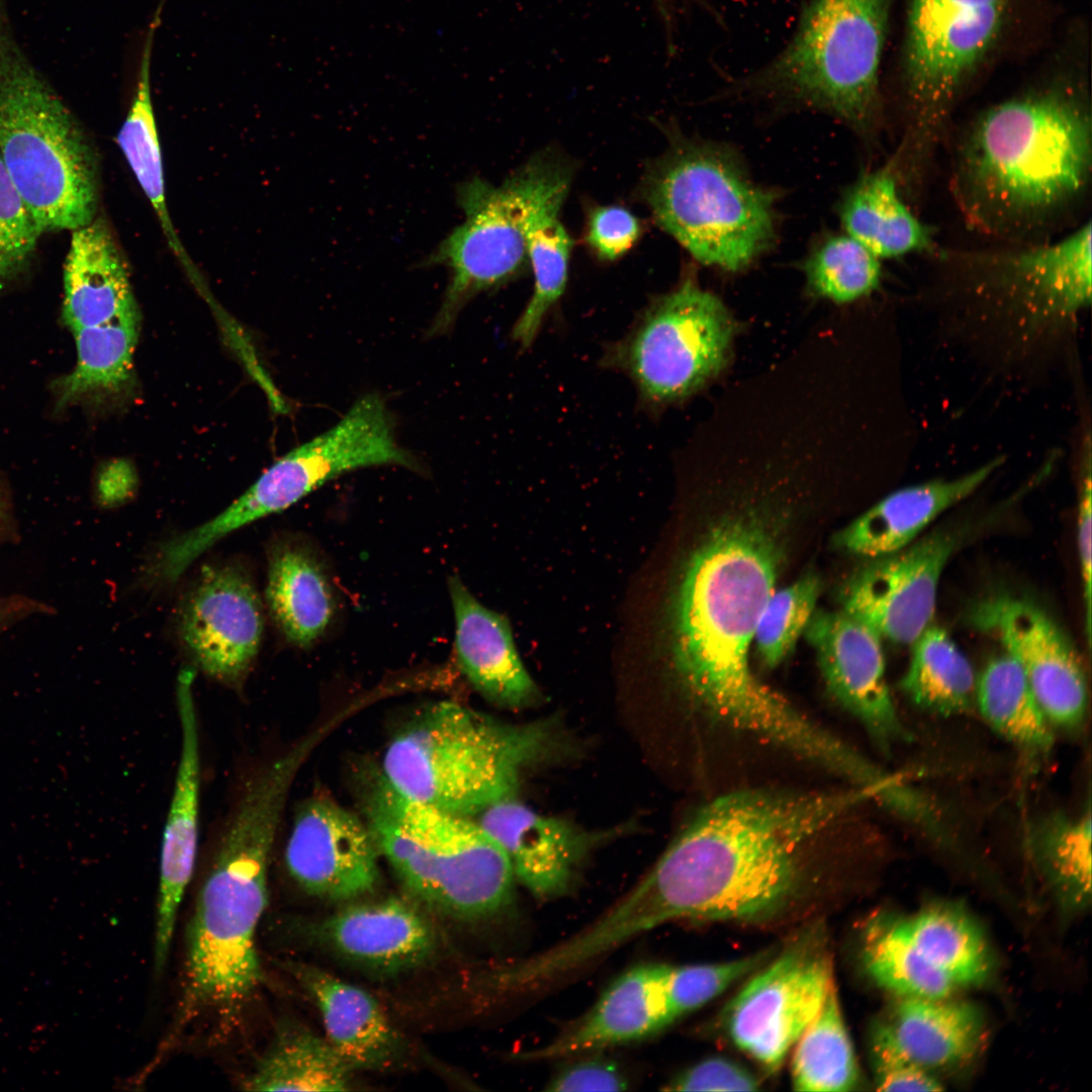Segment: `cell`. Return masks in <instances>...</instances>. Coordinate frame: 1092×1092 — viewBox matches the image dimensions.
<instances>
[{
  "label": "cell",
  "instance_id": "cell-33",
  "mask_svg": "<svg viewBox=\"0 0 1092 1092\" xmlns=\"http://www.w3.org/2000/svg\"><path fill=\"white\" fill-rule=\"evenodd\" d=\"M911 646L910 661L900 681L907 699L921 710L941 716L968 710L977 678L950 635L931 624Z\"/></svg>",
  "mask_w": 1092,
  "mask_h": 1092
},
{
  "label": "cell",
  "instance_id": "cell-32",
  "mask_svg": "<svg viewBox=\"0 0 1092 1092\" xmlns=\"http://www.w3.org/2000/svg\"><path fill=\"white\" fill-rule=\"evenodd\" d=\"M352 1069L327 1038L305 1027H280L243 1081L246 1091H346Z\"/></svg>",
  "mask_w": 1092,
  "mask_h": 1092
},
{
  "label": "cell",
  "instance_id": "cell-51",
  "mask_svg": "<svg viewBox=\"0 0 1092 1092\" xmlns=\"http://www.w3.org/2000/svg\"><path fill=\"white\" fill-rule=\"evenodd\" d=\"M18 536V524L11 494L0 477V547L16 542Z\"/></svg>",
  "mask_w": 1092,
  "mask_h": 1092
},
{
  "label": "cell",
  "instance_id": "cell-35",
  "mask_svg": "<svg viewBox=\"0 0 1092 1092\" xmlns=\"http://www.w3.org/2000/svg\"><path fill=\"white\" fill-rule=\"evenodd\" d=\"M565 198L556 197L543 204L529 222L528 258L534 290L512 331L513 340L522 348L532 345L547 312L566 286L572 241L559 219Z\"/></svg>",
  "mask_w": 1092,
  "mask_h": 1092
},
{
  "label": "cell",
  "instance_id": "cell-7",
  "mask_svg": "<svg viewBox=\"0 0 1092 1092\" xmlns=\"http://www.w3.org/2000/svg\"><path fill=\"white\" fill-rule=\"evenodd\" d=\"M364 808L380 854L422 903L461 920L493 918L511 907L512 864L476 820L411 800L382 775Z\"/></svg>",
  "mask_w": 1092,
  "mask_h": 1092
},
{
  "label": "cell",
  "instance_id": "cell-50",
  "mask_svg": "<svg viewBox=\"0 0 1092 1092\" xmlns=\"http://www.w3.org/2000/svg\"><path fill=\"white\" fill-rule=\"evenodd\" d=\"M52 606L20 594H0V635L17 623L38 615H52Z\"/></svg>",
  "mask_w": 1092,
  "mask_h": 1092
},
{
  "label": "cell",
  "instance_id": "cell-2",
  "mask_svg": "<svg viewBox=\"0 0 1092 1092\" xmlns=\"http://www.w3.org/2000/svg\"><path fill=\"white\" fill-rule=\"evenodd\" d=\"M778 566L776 543L758 523L740 518L715 527L677 590L672 661L711 717L810 762L826 751L829 731L758 680L748 660Z\"/></svg>",
  "mask_w": 1092,
  "mask_h": 1092
},
{
  "label": "cell",
  "instance_id": "cell-30",
  "mask_svg": "<svg viewBox=\"0 0 1092 1092\" xmlns=\"http://www.w3.org/2000/svg\"><path fill=\"white\" fill-rule=\"evenodd\" d=\"M139 326L135 309L109 323L72 332L76 364L53 383L56 412L103 400L128 385Z\"/></svg>",
  "mask_w": 1092,
  "mask_h": 1092
},
{
  "label": "cell",
  "instance_id": "cell-37",
  "mask_svg": "<svg viewBox=\"0 0 1092 1092\" xmlns=\"http://www.w3.org/2000/svg\"><path fill=\"white\" fill-rule=\"evenodd\" d=\"M160 9L149 25L134 94L116 140L145 194L163 222L168 224L162 154L151 94L152 53L160 24Z\"/></svg>",
  "mask_w": 1092,
  "mask_h": 1092
},
{
  "label": "cell",
  "instance_id": "cell-45",
  "mask_svg": "<svg viewBox=\"0 0 1092 1092\" xmlns=\"http://www.w3.org/2000/svg\"><path fill=\"white\" fill-rule=\"evenodd\" d=\"M1091 434L1088 430L1080 441L1079 448V488H1078V521L1077 543L1078 557L1082 580L1083 602L1085 611V633L1088 647L1091 646V621H1092V475H1091Z\"/></svg>",
  "mask_w": 1092,
  "mask_h": 1092
},
{
  "label": "cell",
  "instance_id": "cell-19",
  "mask_svg": "<svg viewBox=\"0 0 1092 1092\" xmlns=\"http://www.w3.org/2000/svg\"><path fill=\"white\" fill-rule=\"evenodd\" d=\"M825 684L882 748L907 738L887 678L882 637L840 611H815L806 630Z\"/></svg>",
  "mask_w": 1092,
  "mask_h": 1092
},
{
  "label": "cell",
  "instance_id": "cell-13",
  "mask_svg": "<svg viewBox=\"0 0 1092 1092\" xmlns=\"http://www.w3.org/2000/svg\"><path fill=\"white\" fill-rule=\"evenodd\" d=\"M734 332L723 302L688 279L649 305L607 363L627 372L644 400L668 403L723 368Z\"/></svg>",
  "mask_w": 1092,
  "mask_h": 1092
},
{
  "label": "cell",
  "instance_id": "cell-6",
  "mask_svg": "<svg viewBox=\"0 0 1092 1092\" xmlns=\"http://www.w3.org/2000/svg\"><path fill=\"white\" fill-rule=\"evenodd\" d=\"M890 10L891 0H807L785 47L735 88L827 113L873 139Z\"/></svg>",
  "mask_w": 1092,
  "mask_h": 1092
},
{
  "label": "cell",
  "instance_id": "cell-40",
  "mask_svg": "<svg viewBox=\"0 0 1092 1092\" xmlns=\"http://www.w3.org/2000/svg\"><path fill=\"white\" fill-rule=\"evenodd\" d=\"M1033 847L1052 879L1075 901L1091 892V817L1062 815L1043 820L1033 836Z\"/></svg>",
  "mask_w": 1092,
  "mask_h": 1092
},
{
  "label": "cell",
  "instance_id": "cell-10",
  "mask_svg": "<svg viewBox=\"0 0 1092 1092\" xmlns=\"http://www.w3.org/2000/svg\"><path fill=\"white\" fill-rule=\"evenodd\" d=\"M571 177L566 162L546 153L499 185L475 177L458 187L464 220L426 259L427 266H445L450 273L428 336L448 333L470 299L524 273L531 216L551 199L566 196Z\"/></svg>",
  "mask_w": 1092,
  "mask_h": 1092
},
{
  "label": "cell",
  "instance_id": "cell-25",
  "mask_svg": "<svg viewBox=\"0 0 1092 1092\" xmlns=\"http://www.w3.org/2000/svg\"><path fill=\"white\" fill-rule=\"evenodd\" d=\"M284 966L313 999L327 1039L352 1070H382L398 1061L401 1037L371 994L313 966Z\"/></svg>",
  "mask_w": 1092,
  "mask_h": 1092
},
{
  "label": "cell",
  "instance_id": "cell-21",
  "mask_svg": "<svg viewBox=\"0 0 1092 1092\" xmlns=\"http://www.w3.org/2000/svg\"><path fill=\"white\" fill-rule=\"evenodd\" d=\"M500 844L517 878L535 897L565 893L595 842L567 821L536 812L510 797L476 815Z\"/></svg>",
  "mask_w": 1092,
  "mask_h": 1092
},
{
  "label": "cell",
  "instance_id": "cell-28",
  "mask_svg": "<svg viewBox=\"0 0 1092 1092\" xmlns=\"http://www.w3.org/2000/svg\"><path fill=\"white\" fill-rule=\"evenodd\" d=\"M265 600L269 612L294 646H311L330 625L336 602L330 579L304 544L277 540L268 550Z\"/></svg>",
  "mask_w": 1092,
  "mask_h": 1092
},
{
  "label": "cell",
  "instance_id": "cell-14",
  "mask_svg": "<svg viewBox=\"0 0 1092 1092\" xmlns=\"http://www.w3.org/2000/svg\"><path fill=\"white\" fill-rule=\"evenodd\" d=\"M832 963L817 937L791 946L740 990L726 1011L732 1041L768 1071L778 1070L822 1007Z\"/></svg>",
  "mask_w": 1092,
  "mask_h": 1092
},
{
  "label": "cell",
  "instance_id": "cell-47",
  "mask_svg": "<svg viewBox=\"0 0 1092 1092\" xmlns=\"http://www.w3.org/2000/svg\"><path fill=\"white\" fill-rule=\"evenodd\" d=\"M758 1081L738 1064L722 1059L704 1060L674 1077L664 1090L671 1091H753Z\"/></svg>",
  "mask_w": 1092,
  "mask_h": 1092
},
{
  "label": "cell",
  "instance_id": "cell-46",
  "mask_svg": "<svg viewBox=\"0 0 1092 1092\" xmlns=\"http://www.w3.org/2000/svg\"><path fill=\"white\" fill-rule=\"evenodd\" d=\"M640 232L639 220L628 209L599 206L589 214L585 239L599 258L613 261L633 247Z\"/></svg>",
  "mask_w": 1092,
  "mask_h": 1092
},
{
  "label": "cell",
  "instance_id": "cell-12",
  "mask_svg": "<svg viewBox=\"0 0 1092 1092\" xmlns=\"http://www.w3.org/2000/svg\"><path fill=\"white\" fill-rule=\"evenodd\" d=\"M1091 221L1039 243L940 253L975 302L1016 324L1025 342L1073 328L1092 294Z\"/></svg>",
  "mask_w": 1092,
  "mask_h": 1092
},
{
  "label": "cell",
  "instance_id": "cell-52",
  "mask_svg": "<svg viewBox=\"0 0 1092 1092\" xmlns=\"http://www.w3.org/2000/svg\"><path fill=\"white\" fill-rule=\"evenodd\" d=\"M658 11H667L674 8L684 0H654Z\"/></svg>",
  "mask_w": 1092,
  "mask_h": 1092
},
{
  "label": "cell",
  "instance_id": "cell-1",
  "mask_svg": "<svg viewBox=\"0 0 1092 1092\" xmlns=\"http://www.w3.org/2000/svg\"><path fill=\"white\" fill-rule=\"evenodd\" d=\"M833 793L741 790L705 805L649 873L610 908L632 938L674 920L750 921L787 903L807 842L859 801Z\"/></svg>",
  "mask_w": 1092,
  "mask_h": 1092
},
{
  "label": "cell",
  "instance_id": "cell-23",
  "mask_svg": "<svg viewBox=\"0 0 1092 1092\" xmlns=\"http://www.w3.org/2000/svg\"><path fill=\"white\" fill-rule=\"evenodd\" d=\"M448 587L461 671L495 705L508 709L533 705L540 694L519 656L506 617L480 604L458 576L449 578Z\"/></svg>",
  "mask_w": 1092,
  "mask_h": 1092
},
{
  "label": "cell",
  "instance_id": "cell-29",
  "mask_svg": "<svg viewBox=\"0 0 1092 1092\" xmlns=\"http://www.w3.org/2000/svg\"><path fill=\"white\" fill-rule=\"evenodd\" d=\"M900 1049L926 1070L956 1066L979 1050L984 1018L970 1002L901 997L886 1024Z\"/></svg>",
  "mask_w": 1092,
  "mask_h": 1092
},
{
  "label": "cell",
  "instance_id": "cell-44",
  "mask_svg": "<svg viewBox=\"0 0 1092 1092\" xmlns=\"http://www.w3.org/2000/svg\"><path fill=\"white\" fill-rule=\"evenodd\" d=\"M872 1053L877 1088L881 1091H940L941 1084L905 1054L886 1023L873 1034Z\"/></svg>",
  "mask_w": 1092,
  "mask_h": 1092
},
{
  "label": "cell",
  "instance_id": "cell-48",
  "mask_svg": "<svg viewBox=\"0 0 1092 1092\" xmlns=\"http://www.w3.org/2000/svg\"><path fill=\"white\" fill-rule=\"evenodd\" d=\"M628 1081L618 1065L599 1056L564 1065L547 1083L549 1091H622Z\"/></svg>",
  "mask_w": 1092,
  "mask_h": 1092
},
{
  "label": "cell",
  "instance_id": "cell-15",
  "mask_svg": "<svg viewBox=\"0 0 1092 1092\" xmlns=\"http://www.w3.org/2000/svg\"><path fill=\"white\" fill-rule=\"evenodd\" d=\"M964 536V530L937 529L873 558L845 583L842 610L882 639L911 645L932 623L940 577Z\"/></svg>",
  "mask_w": 1092,
  "mask_h": 1092
},
{
  "label": "cell",
  "instance_id": "cell-42",
  "mask_svg": "<svg viewBox=\"0 0 1092 1092\" xmlns=\"http://www.w3.org/2000/svg\"><path fill=\"white\" fill-rule=\"evenodd\" d=\"M41 235L0 160V291L24 272Z\"/></svg>",
  "mask_w": 1092,
  "mask_h": 1092
},
{
  "label": "cell",
  "instance_id": "cell-31",
  "mask_svg": "<svg viewBox=\"0 0 1092 1092\" xmlns=\"http://www.w3.org/2000/svg\"><path fill=\"white\" fill-rule=\"evenodd\" d=\"M895 919L920 961L958 989L981 984L989 976L992 956L986 937L962 909L937 904Z\"/></svg>",
  "mask_w": 1092,
  "mask_h": 1092
},
{
  "label": "cell",
  "instance_id": "cell-38",
  "mask_svg": "<svg viewBox=\"0 0 1092 1092\" xmlns=\"http://www.w3.org/2000/svg\"><path fill=\"white\" fill-rule=\"evenodd\" d=\"M862 963L882 988L900 997L947 998L958 988L924 965L901 933L895 918L871 920L862 936Z\"/></svg>",
  "mask_w": 1092,
  "mask_h": 1092
},
{
  "label": "cell",
  "instance_id": "cell-20",
  "mask_svg": "<svg viewBox=\"0 0 1092 1092\" xmlns=\"http://www.w3.org/2000/svg\"><path fill=\"white\" fill-rule=\"evenodd\" d=\"M195 675V668L186 665L179 670L176 685L181 749L161 848L155 930L157 972L167 962L178 911L193 875L197 853L200 751L193 696Z\"/></svg>",
  "mask_w": 1092,
  "mask_h": 1092
},
{
  "label": "cell",
  "instance_id": "cell-24",
  "mask_svg": "<svg viewBox=\"0 0 1092 1092\" xmlns=\"http://www.w3.org/2000/svg\"><path fill=\"white\" fill-rule=\"evenodd\" d=\"M1004 463L1002 456L951 479H933L883 497L837 535L844 550L877 558L911 544L940 515L971 496Z\"/></svg>",
  "mask_w": 1092,
  "mask_h": 1092
},
{
  "label": "cell",
  "instance_id": "cell-17",
  "mask_svg": "<svg viewBox=\"0 0 1092 1092\" xmlns=\"http://www.w3.org/2000/svg\"><path fill=\"white\" fill-rule=\"evenodd\" d=\"M178 631L196 666L240 687L264 633L262 602L247 570L235 563L205 565L183 600Z\"/></svg>",
  "mask_w": 1092,
  "mask_h": 1092
},
{
  "label": "cell",
  "instance_id": "cell-9",
  "mask_svg": "<svg viewBox=\"0 0 1092 1092\" xmlns=\"http://www.w3.org/2000/svg\"><path fill=\"white\" fill-rule=\"evenodd\" d=\"M1007 0H911L904 62L905 116L890 160L909 195L920 189L971 74L1000 30Z\"/></svg>",
  "mask_w": 1092,
  "mask_h": 1092
},
{
  "label": "cell",
  "instance_id": "cell-5",
  "mask_svg": "<svg viewBox=\"0 0 1092 1092\" xmlns=\"http://www.w3.org/2000/svg\"><path fill=\"white\" fill-rule=\"evenodd\" d=\"M0 160L42 234L97 216L99 175L89 138L29 60L0 0Z\"/></svg>",
  "mask_w": 1092,
  "mask_h": 1092
},
{
  "label": "cell",
  "instance_id": "cell-34",
  "mask_svg": "<svg viewBox=\"0 0 1092 1092\" xmlns=\"http://www.w3.org/2000/svg\"><path fill=\"white\" fill-rule=\"evenodd\" d=\"M975 698L983 718L1005 739L1028 752L1050 749L1052 724L1009 654L988 662L976 681Z\"/></svg>",
  "mask_w": 1092,
  "mask_h": 1092
},
{
  "label": "cell",
  "instance_id": "cell-36",
  "mask_svg": "<svg viewBox=\"0 0 1092 1092\" xmlns=\"http://www.w3.org/2000/svg\"><path fill=\"white\" fill-rule=\"evenodd\" d=\"M858 1069L834 984L819 1012L795 1043L792 1081L797 1091L853 1089Z\"/></svg>",
  "mask_w": 1092,
  "mask_h": 1092
},
{
  "label": "cell",
  "instance_id": "cell-16",
  "mask_svg": "<svg viewBox=\"0 0 1092 1092\" xmlns=\"http://www.w3.org/2000/svg\"><path fill=\"white\" fill-rule=\"evenodd\" d=\"M971 622L1001 643L1022 670L1051 724L1079 727L1088 692L1080 657L1067 634L1040 606L998 595L979 602Z\"/></svg>",
  "mask_w": 1092,
  "mask_h": 1092
},
{
  "label": "cell",
  "instance_id": "cell-39",
  "mask_svg": "<svg viewBox=\"0 0 1092 1092\" xmlns=\"http://www.w3.org/2000/svg\"><path fill=\"white\" fill-rule=\"evenodd\" d=\"M803 270L809 290L837 303L873 293L882 282V260L847 234L823 238L808 254Z\"/></svg>",
  "mask_w": 1092,
  "mask_h": 1092
},
{
  "label": "cell",
  "instance_id": "cell-11",
  "mask_svg": "<svg viewBox=\"0 0 1092 1092\" xmlns=\"http://www.w3.org/2000/svg\"><path fill=\"white\" fill-rule=\"evenodd\" d=\"M268 898V872L210 861L187 932L176 1034L202 1014L234 1020L256 992V932Z\"/></svg>",
  "mask_w": 1092,
  "mask_h": 1092
},
{
  "label": "cell",
  "instance_id": "cell-3",
  "mask_svg": "<svg viewBox=\"0 0 1092 1092\" xmlns=\"http://www.w3.org/2000/svg\"><path fill=\"white\" fill-rule=\"evenodd\" d=\"M1092 178L1084 94L1056 85L996 103L961 133L950 187L965 220L1006 244L1052 240L1080 214Z\"/></svg>",
  "mask_w": 1092,
  "mask_h": 1092
},
{
  "label": "cell",
  "instance_id": "cell-26",
  "mask_svg": "<svg viewBox=\"0 0 1092 1092\" xmlns=\"http://www.w3.org/2000/svg\"><path fill=\"white\" fill-rule=\"evenodd\" d=\"M71 232L62 304L68 330L103 325L139 309L127 266L106 221L96 216Z\"/></svg>",
  "mask_w": 1092,
  "mask_h": 1092
},
{
  "label": "cell",
  "instance_id": "cell-22",
  "mask_svg": "<svg viewBox=\"0 0 1092 1092\" xmlns=\"http://www.w3.org/2000/svg\"><path fill=\"white\" fill-rule=\"evenodd\" d=\"M314 932L341 958L385 975L420 966L437 946L428 917L412 901L397 897L348 905Z\"/></svg>",
  "mask_w": 1092,
  "mask_h": 1092
},
{
  "label": "cell",
  "instance_id": "cell-18",
  "mask_svg": "<svg viewBox=\"0 0 1092 1092\" xmlns=\"http://www.w3.org/2000/svg\"><path fill=\"white\" fill-rule=\"evenodd\" d=\"M374 837L366 823L340 804L312 797L298 808L285 847L291 878L310 895L349 901L379 882Z\"/></svg>",
  "mask_w": 1092,
  "mask_h": 1092
},
{
  "label": "cell",
  "instance_id": "cell-27",
  "mask_svg": "<svg viewBox=\"0 0 1092 1092\" xmlns=\"http://www.w3.org/2000/svg\"><path fill=\"white\" fill-rule=\"evenodd\" d=\"M838 212L845 234L881 260L938 252L932 229L905 200L890 163L859 176L842 194Z\"/></svg>",
  "mask_w": 1092,
  "mask_h": 1092
},
{
  "label": "cell",
  "instance_id": "cell-41",
  "mask_svg": "<svg viewBox=\"0 0 1092 1092\" xmlns=\"http://www.w3.org/2000/svg\"><path fill=\"white\" fill-rule=\"evenodd\" d=\"M819 593L820 580L813 573L772 593L754 636L757 653L767 667L778 666L792 652L816 611Z\"/></svg>",
  "mask_w": 1092,
  "mask_h": 1092
},
{
  "label": "cell",
  "instance_id": "cell-8",
  "mask_svg": "<svg viewBox=\"0 0 1092 1092\" xmlns=\"http://www.w3.org/2000/svg\"><path fill=\"white\" fill-rule=\"evenodd\" d=\"M642 192L657 224L705 265L739 271L774 243L776 195L727 147L677 143L648 170Z\"/></svg>",
  "mask_w": 1092,
  "mask_h": 1092
},
{
  "label": "cell",
  "instance_id": "cell-49",
  "mask_svg": "<svg viewBox=\"0 0 1092 1092\" xmlns=\"http://www.w3.org/2000/svg\"><path fill=\"white\" fill-rule=\"evenodd\" d=\"M136 487V476L128 462L113 460L99 468L94 480V499L104 509L126 503Z\"/></svg>",
  "mask_w": 1092,
  "mask_h": 1092
},
{
  "label": "cell",
  "instance_id": "cell-43",
  "mask_svg": "<svg viewBox=\"0 0 1092 1092\" xmlns=\"http://www.w3.org/2000/svg\"><path fill=\"white\" fill-rule=\"evenodd\" d=\"M762 954L708 965L669 966L667 984L678 1017L708 1003L753 970Z\"/></svg>",
  "mask_w": 1092,
  "mask_h": 1092
},
{
  "label": "cell",
  "instance_id": "cell-4",
  "mask_svg": "<svg viewBox=\"0 0 1092 1092\" xmlns=\"http://www.w3.org/2000/svg\"><path fill=\"white\" fill-rule=\"evenodd\" d=\"M550 720L509 724L453 702L432 705L391 740L382 777L402 796L472 817L514 797L554 748Z\"/></svg>",
  "mask_w": 1092,
  "mask_h": 1092
}]
</instances>
